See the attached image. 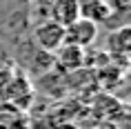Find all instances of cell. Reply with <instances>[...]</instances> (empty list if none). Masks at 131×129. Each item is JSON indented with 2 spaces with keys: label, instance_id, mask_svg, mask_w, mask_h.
Returning a JSON list of instances; mask_svg holds the SVG:
<instances>
[{
  "label": "cell",
  "instance_id": "1",
  "mask_svg": "<svg viewBox=\"0 0 131 129\" xmlns=\"http://www.w3.org/2000/svg\"><path fill=\"white\" fill-rule=\"evenodd\" d=\"M96 38H98V25L84 20V18H78L73 25H69L64 29V45L87 49L96 42Z\"/></svg>",
  "mask_w": 131,
  "mask_h": 129
},
{
  "label": "cell",
  "instance_id": "2",
  "mask_svg": "<svg viewBox=\"0 0 131 129\" xmlns=\"http://www.w3.org/2000/svg\"><path fill=\"white\" fill-rule=\"evenodd\" d=\"M34 38H36V42H38V47H40L42 51L53 54V51H58V49L64 45V27L47 20V22H42V25L36 27Z\"/></svg>",
  "mask_w": 131,
  "mask_h": 129
},
{
  "label": "cell",
  "instance_id": "3",
  "mask_svg": "<svg viewBox=\"0 0 131 129\" xmlns=\"http://www.w3.org/2000/svg\"><path fill=\"white\" fill-rule=\"evenodd\" d=\"M49 16H51V22L67 29L80 18V0H53Z\"/></svg>",
  "mask_w": 131,
  "mask_h": 129
},
{
  "label": "cell",
  "instance_id": "4",
  "mask_svg": "<svg viewBox=\"0 0 131 129\" xmlns=\"http://www.w3.org/2000/svg\"><path fill=\"white\" fill-rule=\"evenodd\" d=\"M111 7L107 0H80V18L93 22V25H100V22H107L111 18Z\"/></svg>",
  "mask_w": 131,
  "mask_h": 129
},
{
  "label": "cell",
  "instance_id": "5",
  "mask_svg": "<svg viewBox=\"0 0 131 129\" xmlns=\"http://www.w3.org/2000/svg\"><path fill=\"white\" fill-rule=\"evenodd\" d=\"M56 60L62 69L67 71H76L87 62V51L80 47H73V45H62L58 51H56Z\"/></svg>",
  "mask_w": 131,
  "mask_h": 129
},
{
  "label": "cell",
  "instance_id": "6",
  "mask_svg": "<svg viewBox=\"0 0 131 129\" xmlns=\"http://www.w3.org/2000/svg\"><path fill=\"white\" fill-rule=\"evenodd\" d=\"M0 129H27V122L22 120V114L16 107L7 105L0 109Z\"/></svg>",
  "mask_w": 131,
  "mask_h": 129
},
{
  "label": "cell",
  "instance_id": "7",
  "mask_svg": "<svg viewBox=\"0 0 131 129\" xmlns=\"http://www.w3.org/2000/svg\"><path fill=\"white\" fill-rule=\"evenodd\" d=\"M109 51L113 54V58L118 54L122 58L127 56V51H129V27H122L109 36Z\"/></svg>",
  "mask_w": 131,
  "mask_h": 129
},
{
  "label": "cell",
  "instance_id": "8",
  "mask_svg": "<svg viewBox=\"0 0 131 129\" xmlns=\"http://www.w3.org/2000/svg\"><path fill=\"white\" fill-rule=\"evenodd\" d=\"M109 7H111V11H122V14H127V9H129V0H111L109 2Z\"/></svg>",
  "mask_w": 131,
  "mask_h": 129
}]
</instances>
